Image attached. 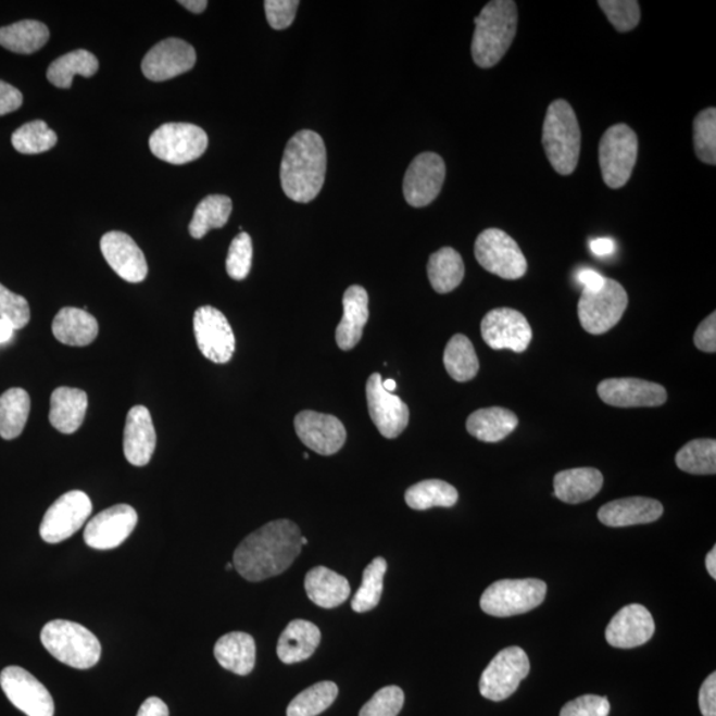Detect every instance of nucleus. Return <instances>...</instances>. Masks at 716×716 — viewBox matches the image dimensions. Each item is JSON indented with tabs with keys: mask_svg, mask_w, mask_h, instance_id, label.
Here are the masks:
<instances>
[{
	"mask_svg": "<svg viewBox=\"0 0 716 716\" xmlns=\"http://www.w3.org/2000/svg\"><path fill=\"white\" fill-rule=\"evenodd\" d=\"M208 147L206 131L186 123L162 125L149 140V148L155 158L172 165H185L202 158Z\"/></svg>",
	"mask_w": 716,
	"mask_h": 716,
	"instance_id": "1a4fd4ad",
	"label": "nucleus"
},
{
	"mask_svg": "<svg viewBox=\"0 0 716 716\" xmlns=\"http://www.w3.org/2000/svg\"><path fill=\"white\" fill-rule=\"evenodd\" d=\"M475 257L481 267L502 279H520L527 273V259L519 244L499 228H487L479 234Z\"/></svg>",
	"mask_w": 716,
	"mask_h": 716,
	"instance_id": "9d476101",
	"label": "nucleus"
},
{
	"mask_svg": "<svg viewBox=\"0 0 716 716\" xmlns=\"http://www.w3.org/2000/svg\"><path fill=\"white\" fill-rule=\"evenodd\" d=\"M339 688L335 682H318L294 696L287 707V716H317L334 705Z\"/></svg>",
	"mask_w": 716,
	"mask_h": 716,
	"instance_id": "79ce46f5",
	"label": "nucleus"
},
{
	"mask_svg": "<svg viewBox=\"0 0 716 716\" xmlns=\"http://www.w3.org/2000/svg\"><path fill=\"white\" fill-rule=\"evenodd\" d=\"M628 304L627 291L613 279H606L600 291L582 290L579 302L581 327L588 334L604 335L621 321Z\"/></svg>",
	"mask_w": 716,
	"mask_h": 716,
	"instance_id": "6e6552de",
	"label": "nucleus"
},
{
	"mask_svg": "<svg viewBox=\"0 0 716 716\" xmlns=\"http://www.w3.org/2000/svg\"><path fill=\"white\" fill-rule=\"evenodd\" d=\"M405 694L397 686H387L378 690L372 700L361 708L360 716H397L400 714Z\"/></svg>",
	"mask_w": 716,
	"mask_h": 716,
	"instance_id": "09e8293b",
	"label": "nucleus"
},
{
	"mask_svg": "<svg viewBox=\"0 0 716 716\" xmlns=\"http://www.w3.org/2000/svg\"><path fill=\"white\" fill-rule=\"evenodd\" d=\"M197 62L194 48L185 40L171 38L160 41L142 60V74L152 81H166L186 74Z\"/></svg>",
	"mask_w": 716,
	"mask_h": 716,
	"instance_id": "6ab92c4d",
	"label": "nucleus"
},
{
	"mask_svg": "<svg viewBox=\"0 0 716 716\" xmlns=\"http://www.w3.org/2000/svg\"><path fill=\"white\" fill-rule=\"evenodd\" d=\"M214 655L224 669L237 676H249L255 667V640L242 631H233L215 643Z\"/></svg>",
	"mask_w": 716,
	"mask_h": 716,
	"instance_id": "7c9ffc66",
	"label": "nucleus"
},
{
	"mask_svg": "<svg viewBox=\"0 0 716 716\" xmlns=\"http://www.w3.org/2000/svg\"><path fill=\"white\" fill-rule=\"evenodd\" d=\"M382 387L385 390H387V392L393 393L397 388V384L394 380H392V378H390V380L382 381Z\"/></svg>",
	"mask_w": 716,
	"mask_h": 716,
	"instance_id": "0e129e2a",
	"label": "nucleus"
},
{
	"mask_svg": "<svg viewBox=\"0 0 716 716\" xmlns=\"http://www.w3.org/2000/svg\"><path fill=\"white\" fill-rule=\"evenodd\" d=\"M543 147L551 165L562 176H569L579 164L581 130L568 101H553L543 125Z\"/></svg>",
	"mask_w": 716,
	"mask_h": 716,
	"instance_id": "20e7f679",
	"label": "nucleus"
},
{
	"mask_svg": "<svg viewBox=\"0 0 716 716\" xmlns=\"http://www.w3.org/2000/svg\"><path fill=\"white\" fill-rule=\"evenodd\" d=\"M577 280H579L583 287V290L587 291H600L604 287L606 278L599 273H595L593 269H581L579 275H577Z\"/></svg>",
	"mask_w": 716,
	"mask_h": 716,
	"instance_id": "4d7b16f0",
	"label": "nucleus"
},
{
	"mask_svg": "<svg viewBox=\"0 0 716 716\" xmlns=\"http://www.w3.org/2000/svg\"><path fill=\"white\" fill-rule=\"evenodd\" d=\"M0 318L8 321L15 330L26 327L32 318L27 300L3 285H0Z\"/></svg>",
	"mask_w": 716,
	"mask_h": 716,
	"instance_id": "8fccbe9b",
	"label": "nucleus"
},
{
	"mask_svg": "<svg viewBox=\"0 0 716 716\" xmlns=\"http://www.w3.org/2000/svg\"><path fill=\"white\" fill-rule=\"evenodd\" d=\"M50 39V29L38 21H22L0 28V46L15 53L29 55Z\"/></svg>",
	"mask_w": 716,
	"mask_h": 716,
	"instance_id": "f704fd0d",
	"label": "nucleus"
},
{
	"mask_svg": "<svg viewBox=\"0 0 716 716\" xmlns=\"http://www.w3.org/2000/svg\"><path fill=\"white\" fill-rule=\"evenodd\" d=\"M547 583L537 579L501 580L481 594L480 607L493 617L525 615L543 604Z\"/></svg>",
	"mask_w": 716,
	"mask_h": 716,
	"instance_id": "423d86ee",
	"label": "nucleus"
},
{
	"mask_svg": "<svg viewBox=\"0 0 716 716\" xmlns=\"http://www.w3.org/2000/svg\"><path fill=\"white\" fill-rule=\"evenodd\" d=\"M23 104V95L11 84L0 80V116L20 110Z\"/></svg>",
	"mask_w": 716,
	"mask_h": 716,
	"instance_id": "5fc2aeb1",
	"label": "nucleus"
},
{
	"mask_svg": "<svg viewBox=\"0 0 716 716\" xmlns=\"http://www.w3.org/2000/svg\"><path fill=\"white\" fill-rule=\"evenodd\" d=\"M138 516L128 504L113 505L90 519L84 540L90 549L106 551L117 549L135 531Z\"/></svg>",
	"mask_w": 716,
	"mask_h": 716,
	"instance_id": "f3484780",
	"label": "nucleus"
},
{
	"mask_svg": "<svg viewBox=\"0 0 716 716\" xmlns=\"http://www.w3.org/2000/svg\"><path fill=\"white\" fill-rule=\"evenodd\" d=\"M531 665L528 655L519 646H510L499 652L481 674L480 694L493 702L507 700L528 676Z\"/></svg>",
	"mask_w": 716,
	"mask_h": 716,
	"instance_id": "9b49d317",
	"label": "nucleus"
},
{
	"mask_svg": "<svg viewBox=\"0 0 716 716\" xmlns=\"http://www.w3.org/2000/svg\"><path fill=\"white\" fill-rule=\"evenodd\" d=\"M15 329L12 327V325L8 321H3V318H0V344H4V342H9L11 340L12 335H14Z\"/></svg>",
	"mask_w": 716,
	"mask_h": 716,
	"instance_id": "680f3d73",
	"label": "nucleus"
},
{
	"mask_svg": "<svg viewBox=\"0 0 716 716\" xmlns=\"http://www.w3.org/2000/svg\"><path fill=\"white\" fill-rule=\"evenodd\" d=\"M388 564L384 557H376L365 568L363 583L352 600V610L356 613H365L380 604L384 576L387 574Z\"/></svg>",
	"mask_w": 716,
	"mask_h": 716,
	"instance_id": "37998d69",
	"label": "nucleus"
},
{
	"mask_svg": "<svg viewBox=\"0 0 716 716\" xmlns=\"http://www.w3.org/2000/svg\"><path fill=\"white\" fill-rule=\"evenodd\" d=\"M706 568L708 575L716 579V547L707 553L706 557Z\"/></svg>",
	"mask_w": 716,
	"mask_h": 716,
	"instance_id": "e2e57ef3",
	"label": "nucleus"
},
{
	"mask_svg": "<svg viewBox=\"0 0 716 716\" xmlns=\"http://www.w3.org/2000/svg\"><path fill=\"white\" fill-rule=\"evenodd\" d=\"M443 364L453 380L472 381L479 372V360L473 342L465 335L451 337L443 353Z\"/></svg>",
	"mask_w": 716,
	"mask_h": 716,
	"instance_id": "4c0bfd02",
	"label": "nucleus"
},
{
	"mask_svg": "<svg viewBox=\"0 0 716 716\" xmlns=\"http://www.w3.org/2000/svg\"><path fill=\"white\" fill-rule=\"evenodd\" d=\"M604 477L598 468L580 467L560 472L553 479L555 497L568 504L591 501L603 489Z\"/></svg>",
	"mask_w": 716,
	"mask_h": 716,
	"instance_id": "cd10ccee",
	"label": "nucleus"
},
{
	"mask_svg": "<svg viewBox=\"0 0 716 716\" xmlns=\"http://www.w3.org/2000/svg\"><path fill=\"white\" fill-rule=\"evenodd\" d=\"M11 141L12 147L22 154H40L56 146L58 136L45 122L36 120L16 129Z\"/></svg>",
	"mask_w": 716,
	"mask_h": 716,
	"instance_id": "c03bdc74",
	"label": "nucleus"
},
{
	"mask_svg": "<svg viewBox=\"0 0 716 716\" xmlns=\"http://www.w3.org/2000/svg\"><path fill=\"white\" fill-rule=\"evenodd\" d=\"M233 568H234V564H233V563H228V564L226 565V569H227V570H228V569H233Z\"/></svg>",
	"mask_w": 716,
	"mask_h": 716,
	"instance_id": "338daca9",
	"label": "nucleus"
},
{
	"mask_svg": "<svg viewBox=\"0 0 716 716\" xmlns=\"http://www.w3.org/2000/svg\"><path fill=\"white\" fill-rule=\"evenodd\" d=\"M137 716H168V708L160 698L152 696L142 703Z\"/></svg>",
	"mask_w": 716,
	"mask_h": 716,
	"instance_id": "13d9d810",
	"label": "nucleus"
},
{
	"mask_svg": "<svg viewBox=\"0 0 716 716\" xmlns=\"http://www.w3.org/2000/svg\"><path fill=\"white\" fill-rule=\"evenodd\" d=\"M519 419L516 414L503 407L479 409L467 418L466 427L470 435L481 442L497 443L513 432Z\"/></svg>",
	"mask_w": 716,
	"mask_h": 716,
	"instance_id": "473e14b6",
	"label": "nucleus"
},
{
	"mask_svg": "<svg viewBox=\"0 0 716 716\" xmlns=\"http://www.w3.org/2000/svg\"><path fill=\"white\" fill-rule=\"evenodd\" d=\"M303 456H304V460H310V455H309V454H304Z\"/></svg>",
	"mask_w": 716,
	"mask_h": 716,
	"instance_id": "774afa93",
	"label": "nucleus"
},
{
	"mask_svg": "<svg viewBox=\"0 0 716 716\" xmlns=\"http://www.w3.org/2000/svg\"><path fill=\"white\" fill-rule=\"evenodd\" d=\"M304 588L312 603L325 610L344 604L351 595L346 577L325 567L311 569L305 576Z\"/></svg>",
	"mask_w": 716,
	"mask_h": 716,
	"instance_id": "2f4dec72",
	"label": "nucleus"
},
{
	"mask_svg": "<svg viewBox=\"0 0 716 716\" xmlns=\"http://www.w3.org/2000/svg\"><path fill=\"white\" fill-rule=\"evenodd\" d=\"M29 411L32 400L26 390L12 388L0 395V437L5 441L20 437L26 427Z\"/></svg>",
	"mask_w": 716,
	"mask_h": 716,
	"instance_id": "c9c22d12",
	"label": "nucleus"
},
{
	"mask_svg": "<svg viewBox=\"0 0 716 716\" xmlns=\"http://www.w3.org/2000/svg\"><path fill=\"white\" fill-rule=\"evenodd\" d=\"M233 212V202L226 196H209L198 204L189 225L190 236L202 239L213 228L224 227Z\"/></svg>",
	"mask_w": 716,
	"mask_h": 716,
	"instance_id": "ea45409f",
	"label": "nucleus"
},
{
	"mask_svg": "<svg viewBox=\"0 0 716 716\" xmlns=\"http://www.w3.org/2000/svg\"><path fill=\"white\" fill-rule=\"evenodd\" d=\"M599 5L619 33L631 32L640 23V4L635 0H600Z\"/></svg>",
	"mask_w": 716,
	"mask_h": 716,
	"instance_id": "49530a36",
	"label": "nucleus"
},
{
	"mask_svg": "<svg viewBox=\"0 0 716 716\" xmlns=\"http://www.w3.org/2000/svg\"><path fill=\"white\" fill-rule=\"evenodd\" d=\"M655 631L653 616L645 606L631 604L623 607L607 625L605 637L611 646L633 649L652 640Z\"/></svg>",
	"mask_w": 716,
	"mask_h": 716,
	"instance_id": "5701e85b",
	"label": "nucleus"
},
{
	"mask_svg": "<svg viewBox=\"0 0 716 716\" xmlns=\"http://www.w3.org/2000/svg\"><path fill=\"white\" fill-rule=\"evenodd\" d=\"M447 178V165L438 154L426 152L415 158L403 178V196L413 208H425L439 196Z\"/></svg>",
	"mask_w": 716,
	"mask_h": 716,
	"instance_id": "dca6fc26",
	"label": "nucleus"
},
{
	"mask_svg": "<svg viewBox=\"0 0 716 716\" xmlns=\"http://www.w3.org/2000/svg\"><path fill=\"white\" fill-rule=\"evenodd\" d=\"M700 708L703 716H716V673L708 676L702 684Z\"/></svg>",
	"mask_w": 716,
	"mask_h": 716,
	"instance_id": "6e6d98bb",
	"label": "nucleus"
},
{
	"mask_svg": "<svg viewBox=\"0 0 716 716\" xmlns=\"http://www.w3.org/2000/svg\"><path fill=\"white\" fill-rule=\"evenodd\" d=\"M600 399L616 407H657L667 401V392L660 384L640 378H610L600 382Z\"/></svg>",
	"mask_w": 716,
	"mask_h": 716,
	"instance_id": "412c9836",
	"label": "nucleus"
},
{
	"mask_svg": "<svg viewBox=\"0 0 716 716\" xmlns=\"http://www.w3.org/2000/svg\"><path fill=\"white\" fill-rule=\"evenodd\" d=\"M616 249V243L610 238H599L592 240L591 250L594 255L606 256L613 254Z\"/></svg>",
	"mask_w": 716,
	"mask_h": 716,
	"instance_id": "bf43d9fd",
	"label": "nucleus"
},
{
	"mask_svg": "<svg viewBox=\"0 0 716 716\" xmlns=\"http://www.w3.org/2000/svg\"><path fill=\"white\" fill-rule=\"evenodd\" d=\"M40 640L52 657L74 669H90L101 658L98 637L80 624L55 619L45 625Z\"/></svg>",
	"mask_w": 716,
	"mask_h": 716,
	"instance_id": "39448f33",
	"label": "nucleus"
},
{
	"mask_svg": "<svg viewBox=\"0 0 716 716\" xmlns=\"http://www.w3.org/2000/svg\"><path fill=\"white\" fill-rule=\"evenodd\" d=\"M344 315L336 329V342L342 351H351L363 337L369 318L368 293L361 286L349 287L342 298Z\"/></svg>",
	"mask_w": 716,
	"mask_h": 716,
	"instance_id": "a878e982",
	"label": "nucleus"
},
{
	"mask_svg": "<svg viewBox=\"0 0 716 716\" xmlns=\"http://www.w3.org/2000/svg\"><path fill=\"white\" fill-rule=\"evenodd\" d=\"M180 5H184L186 10L192 12V14H201L208 8L206 0H180L178 2Z\"/></svg>",
	"mask_w": 716,
	"mask_h": 716,
	"instance_id": "052dcab7",
	"label": "nucleus"
},
{
	"mask_svg": "<svg viewBox=\"0 0 716 716\" xmlns=\"http://www.w3.org/2000/svg\"><path fill=\"white\" fill-rule=\"evenodd\" d=\"M694 147L696 158L707 165L716 164V110L708 108L694 120Z\"/></svg>",
	"mask_w": 716,
	"mask_h": 716,
	"instance_id": "a18cd8bd",
	"label": "nucleus"
},
{
	"mask_svg": "<svg viewBox=\"0 0 716 716\" xmlns=\"http://www.w3.org/2000/svg\"><path fill=\"white\" fill-rule=\"evenodd\" d=\"M99 70V60L86 50H76L60 56L47 70V79L58 88L68 89L76 75L90 77Z\"/></svg>",
	"mask_w": 716,
	"mask_h": 716,
	"instance_id": "e433bc0d",
	"label": "nucleus"
},
{
	"mask_svg": "<svg viewBox=\"0 0 716 716\" xmlns=\"http://www.w3.org/2000/svg\"><path fill=\"white\" fill-rule=\"evenodd\" d=\"M155 436L152 415L146 406H134L126 417L124 429V454L130 465L147 466L154 454Z\"/></svg>",
	"mask_w": 716,
	"mask_h": 716,
	"instance_id": "b1692460",
	"label": "nucleus"
},
{
	"mask_svg": "<svg viewBox=\"0 0 716 716\" xmlns=\"http://www.w3.org/2000/svg\"><path fill=\"white\" fill-rule=\"evenodd\" d=\"M322 641V631L315 624L294 619L282 631L276 653L282 664H298L312 657Z\"/></svg>",
	"mask_w": 716,
	"mask_h": 716,
	"instance_id": "bb28decb",
	"label": "nucleus"
},
{
	"mask_svg": "<svg viewBox=\"0 0 716 716\" xmlns=\"http://www.w3.org/2000/svg\"><path fill=\"white\" fill-rule=\"evenodd\" d=\"M88 395L84 390L62 387L51 395L50 423L63 435H74L86 418Z\"/></svg>",
	"mask_w": 716,
	"mask_h": 716,
	"instance_id": "c85d7f7f",
	"label": "nucleus"
},
{
	"mask_svg": "<svg viewBox=\"0 0 716 716\" xmlns=\"http://www.w3.org/2000/svg\"><path fill=\"white\" fill-rule=\"evenodd\" d=\"M611 703L604 696L582 695L562 708L560 716H607Z\"/></svg>",
	"mask_w": 716,
	"mask_h": 716,
	"instance_id": "3c124183",
	"label": "nucleus"
},
{
	"mask_svg": "<svg viewBox=\"0 0 716 716\" xmlns=\"http://www.w3.org/2000/svg\"><path fill=\"white\" fill-rule=\"evenodd\" d=\"M517 8L513 0H493L475 17L472 45L474 63L480 68L497 65L515 39Z\"/></svg>",
	"mask_w": 716,
	"mask_h": 716,
	"instance_id": "7ed1b4c3",
	"label": "nucleus"
},
{
	"mask_svg": "<svg viewBox=\"0 0 716 716\" xmlns=\"http://www.w3.org/2000/svg\"><path fill=\"white\" fill-rule=\"evenodd\" d=\"M300 543H302V545H306V544H309V540H306V538L302 537V539H300Z\"/></svg>",
	"mask_w": 716,
	"mask_h": 716,
	"instance_id": "69168bd1",
	"label": "nucleus"
},
{
	"mask_svg": "<svg viewBox=\"0 0 716 716\" xmlns=\"http://www.w3.org/2000/svg\"><path fill=\"white\" fill-rule=\"evenodd\" d=\"M481 337L495 351L510 349L516 353L527 351L532 341V328L525 315L513 309H497L481 321Z\"/></svg>",
	"mask_w": 716,
	"mask_h": 716,
	"instance_id": "2eb2a0df",
	"label": "nucleus"
},
{
	"mask_svg": "<svg viewBox=\"0 0 716 716\" xmlns=\"http://www.w3.org/2000/svg\"><path fill=\"white\" fill-rule=\"evenodd\" d=\"M327 173V150L316 131L300 130L287 143L280 167L281 189L299 203L314 201Z\"/></svg>",
	"mask_w": 716,
	"mask_h": 716,
	"instance_id": "f03ea898",
	"label": "nucleus"
},
{
	"mask_svg": "<svg viewBox=\"0 0 716 716\" xmlns=\"http://www.w3.org/2000/svg\"><path fill=\"white\" fill-rule=\"evenodd\" d=\"M92 514V502L83 491H70L47 510L40 525V537L46 543L58 544L79 531Z\"/></svg>",
	"mask_w": 716,
	"mask_h": 716,
	"instance_id": "f8f14e48",
	"label": "nucleus"
},
{
	"mask_svg": "<svg viewBox=\"0 0 716 716\" xmlns=\"http://www.w3.org/2000/svg\"><path fill=\"white\" fill-rule=\"evenodd\" d=\"M197 346L203 356L215 364H226L236 352V336L230 323L214 306L204 305L194 314Z\"/></svg>",
	"mask_w": 716,
	"mask_h": 716,
	"instance_id": "4468645a",
	"label": "nucleus"
},
{
	"mask_svg": "<svg viewBox=\"0 0 716 716\" xmlns=\"http://www.w3.org/2000/svg\"><path fill=\"white\" fill-rule=\"evenodd\" d=\"M52 334L62 344L87 347L99 335V323L86 310L65 306L53 318Z\"/></svg>",
	"mask_w": 716,
	"mask_h": 716,
	"instance_id": "c756f323",
	"label": "nucleus"
},
{
	"mask_svg": "<svg viewBox=\"0 0 716 716\" xmlns=\"http://www.w3.org/2000/svg\"><path fill=\"white\" fill-rule=\"evenodd\" d=\"M293 424L300 441L317 454L334 455L344 447L346 426L334 415L304 411Z\"/></svg>",
	"mask_w": 716,
	"mask_h": 716,
	"instance_id": "aec40b11",
	"label": "nucleus"
},
{
	"mask_svg": "<svg viewBox=\"0 0 716 716\" xmlns=\"http://www.w3.org/2000/svg\"><path fill=\"white\" fill-rule=\"evenodd\" d=\"M252 266V240L249 234L240 233L234 238L226 261L228 276L234 280H244Z\"/></svg>",
	"mask_w": 716,
	"mask_h": 716,
	"instance_id": "de8ad7c7",
	"label": "nucleus"
},
{
	"mask_svg": "<svg viewBox=\"0 0 716 716\" xmlns=\"http://www.w3.org/2000/svg\"><path fill=\"white\" fill-rule=\"evenodd\" d=\"M676 463L679 470L693 475L716 473L715 439H694L678 451Z\"/></svg>",
	"mask_w": 716,
	"mask_h": 716,
	"instance_id": "a19ab883",
	"label": "nucleus"
},
{
	"mask_svg": "<svg viewBox=\"0 0 716 716\" xmlns=\"http://www.w3.org/2000/svg\"><path fill=\"white\" fill-rule=\"evenodd\" d=\"M638 158V138L627 124L611 126L601 138L599 160L606 186L621 189L628 184Z\"/></svg>",
	"mask_w": 716,
	"mask_h": 716,
	"instance_id": "0eeeda50",
	"label": "nucleus"
},
{
	"mask_svg": "<svg viewBox=\"0 0 716 716\" xmlns=\"http://www.w3.org/2000/svg\"><path fill=\"white\" fill-rule=\"evenodd\" d=\"M427 275L436 292L449 293L454 291L465 278V263L459 251L443 247L430 256Z\"/></svg>",
	"mask_w": 716,
	"mask_h": 716,
	"instance_id": "72a5a7b5",
	"label": "nucleus"
},
{
	"mask_svg": "<svg viewBox=\"0 0 716 716\" xmlns=\"http://www.w3.org/2000/svg\"><path fill=\"white\" fill-rule=\"evenodd\" d=\"M299 4L298 0H266L264 10L269 26L278 32L290 27L297 16Z\"/></svg>",
	"mask_w": 716,
	"mask_h": 716,
	"instance_id": "603ef678",
	"label": "nucleus"
},
{
	"mask_svg": "<svg viewBox=\"0 0 716 716\" xmlns=\"http://www.w3.org/2000/svg\"><path fill=\"white\" fill-rule=\"evenodd\" d=\"M459 491L448 481L429 479L409 487L405 501L409 507L426 511L435 507L450 508L459 502Z\"/></svg>",
	"mask_w": 716,
	"mask_h": 716,
	"instance_id": "58836bf2",
	"label": "nucleus"
},
{
	"mask_svg": "<svg viewBox=\"0 0 716 716\" xmlns=\"http://www.w3.org/2000/svg\"><path fill=\"white\" fill-rule=\"evenodd\" d=\"M100 249L105 261L120 278L128 282H141L148 276L146 255L128 234L106 233L100 240Z\"/></svg>",
	"mask_w": 716,
	"mask_h": 716,
	"instance_id": "4be33fe9",
	"label": "nucleus"
},
{
	"mask_svg": "<svg viewBox=\"0 0 716 716\" xmlns=\"http://www.w3.org/2000/svg\"><path fill=\"white\" fill-rule=\"evenodd\" d=\"M0 686L9 701L27 716H53L55 703L50 691L32 673L9 666L0 673Z\"/></svg>",
	"mask_w": 716,
	"mask_h": 716,
	"instance_id": "ddd939ff",
	"label": "nucleus"
},
{
	"mask_svg": "<svg viewBox=\"0 0 716 716\" xmlns=\"http://www.w3.org/2000/svg\"><path fill=\"white\" fill-rule=\"evenodd\" d=\"M366 401L373 424L382 437L393 439L402 435L409 424V407L400 397L384 389L380 373H373L368 378Z\"/></svg>",
	"mask_w": 716,
	"mask_h": 716,
	"instance_id": "a211bd4d",
	"label": "nucleus"
},
{
	"mask_svg": "<svg viewBox=\"0 0 716 716\" xmlns=\"http://www.w3.org/2000/svg\"><path fill=\"white\" fill-rule=\"evenodd\" d=\"M302 532L293 522L267 523L247 537L234 552L233 564L247 581L259 582L281 575L302 552Z\"/></svg>",
	"mask_w": 716,
	"mask_h": 716,
	"instance_id": "f257e3e1",
	"label": "nucleus"
},
{
	"mask_svg": "<svg viewBox=\"0 0 716 716\" xmlns=\"http://www.w3.org/2000/svg\"><path fill=\"white\" fill-rule=\"evenodd\" d=\"M664 514V505L655 499L633 497L607 503L599 511V519L606 527L619 528L649 525Z\"/></svg>",
	"mask_w": 716,
	"mask_h": 716,
	"instance_id": "393cba45",
	"label": "nucleus"
},
{
	"mask_svg": "<svg viewBox=\"0 0 716 716\" xmlns=\"http://www.w3.org/2000/svg\"><path fill=\"white\" fill-rule=\"evenodd\" d=\"M694 344L700 351L706 353L716 352V314L707 316L700 325H698L694 335Z\"/></svg>",
	"mask_w": 716,
	"mask_h": 716,
	"instance_id": "864d4df0",
	"label": "nucleus"
}]
</instances>
